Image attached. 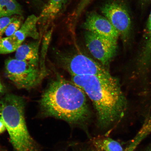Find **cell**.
Returning a JSON list of instances; mask_svg holds the SVG:
<instances>
[{
    "label": "cell",
    "mask_w": 151,
    "mask_h": 151,
    "mask_svg": "<svg viewBox=\"0 0 151 151\" xmlns=\"http://www.w3.org/2000/svg\"><path fill=\"white\" fill-rule=\"evenodd\" d=\"M71 80L91 100L100 127H110L125 116L128 108L127 99L119 81L110 73L103 76H71Z\"/></svg>",
    "instance_id": "1"
},
{
    "label": "cell",
    "mask_w": 151,
    "mask_h": 151,
    "mask_svg": "<svg viewBox=\"0 0 151 151\" xmlns=\"http://www.w3.org/2000/svg\"><path fill=\"white\" fill-rule=\"evenodd\" d=\"M86 95L72 82L58 77L49 84L41 96L39 105L41 114L84 126L90 116Z\"/></svg>",
    "instance_id": "2"
},
{
    "label": "cell",
    "mask_w": 151,
    "mask_h": 151,
    "mask_svg": "<svg viewBox=\"0 0 151 151\" xmlns=\"http://www.w3.org/2000/svg\"><path fill=\"white\" fill-rule=\"evenodd\" d=\"M26 104L21 96L6 94L0 99V120L5 124L14 151H39L26 125Z\"/></svg>",
    "instance_id": "3"
},
{
    "label": "cell",
    "mask_w": 151,
    "mask_h": 151,
    "mask_svg": "<svg viewBox=\"0 0 151 151\" xmlns=\"http://www.w3.org/2000/svg\"><path fill=\"white\" fill-rule=\"evenodd\" d=\"M5 73L17 88L27 90L37 86L45 76L39 67L15 58L6 61Z\"/></svg>",
    "instance_id": "4"
},
{
    "label": "cell",
    "mask_w": 151,
    "mask_h": 151,
    "mask_svg": "<svg viewBox=\"0 0 151 151\" xmlns=\"http://www.w3.org/2000/svg\"><path fill=\"white\" fill-rule=\"evenodd\" d=\"M61 61L71 76H103L110 73L99 62L81 53L64 56Z\"/></svg>",
    "instance_id": "5"
},
{
    "label": "cell",
    "mask_w": 151,
    "mask_h": 151,
    "mask_svg": "<svg viewBox=\"0 0 151 151\" xmlns=\"http://www.w3.org/2000/svg\"><path fill=\"white\" fill-rule=\"evenodd\" d=\"M84 39L91 54L106 67L116 55L118 41L88 31L85 32Z\"/></svg>",
    "instance_id": "6"
},
{
    "label": "cell",
    "mask_w": 151,
    "mask_h": 151,
    "mask_svg": "<svg viewBox=\"0 0 151 151\" xmlns=\"http://www.w3.org/2000/svg\"><path fill=\"white\" fill-rule=\"evenodd\" d=\"M101 11L123 40H127L131 32V22L125 6L120 2L111 1L104 5L101 7Z\"/></svg>",
    "instance_id": "7"
},
{
    "label": "cell",
    "mask_w": 151,
    "mask_h": 151,
    "mask_svg": "<svg viewBox=\"0 0 151 151\" xmlns=\"http://www.w3.org/2000/svg\"><path fill=\"white\" fill-rule=\"evenodd\" d=\"M82 27L86 31L118 40L119 35L107 19L96 12L88 15Z\"/></svg>",
    "instance_id": "8"
},
{
    "label": "cell",
    "mask_w": 151,
    "mask_h": 151,
    "mask_svg": "<svg viewBox=\"0 0 151 151\" xmlns=\"http://www.w3.org/2000/svg\"><path fill=\"white\" fill-rule=\"evenodd\" d=\"M40 40L20 45L16 51L15 58L39 67Z\"/></svg>",
    "instance_id": "9"
},
{
    "label": "cell",
    "mask_w": 151,
    "mask_h": 151,
    "mask_svg": "<svg viewBox=\"0 0 151 151\" xmlns=\"http://www.w3.org/2000/svg\"><path fill=\"white\" fill-rule=\"evenodd\" d=\"M39 20V17L34 14L30 15L22 24L19 29L12 36L20 45L28 37L38 39L39 33L37 29V24Z\"/></svg>",
    "instance_id": "10"
},
{
    "label": "cell",
    "mask_w": 151,
    "mask_h": 151,
    "mask_svg": "<svg viewBox=\"0 0 151 151\" xmlns=\"http://www.w3.org/2000/svg\"><path fill=\"white\" fill-rule=\"evenodd\" d=\"M69 1L49 0L39 17V20L46 21L53 19L63 10Z\"/></svg>",
    "instance_id": "11"
},
{
    "label": "cell",
    "mask_w": 151,
    "mask_h": 151,
    "mask_svg": "<svg viewBox=\"0 0 151 151\" xmlns=\"http://www.w3.org/2000/svg\"><path fill=\"white\" fill-rule=\"evenodd\" d=\"M146 42L142 51L139 60L141 67H146L151 63V11L147 22Z\"/></svg>",
    "instance_id": "12"
},
{
    "label": "cell",
    "mask_w": 151,
    "mask_h": 151,
    "mask_svg": "<svg viewBox=\"0 0 151 151\" xmlns=\"http://www.w3.org/2000/svg\"><path fill=\"white\" fill-rule=\"evenodd\" d=\"M0 5L4 17L22 16L23 13L21 6L16 0H0Z\"/></svg>",
    "instance_id": "13"
},
{
    "label": "cell",
    "mask_w": 151,
    "mask_h": 151,
    "mask_svg": "<svg viewBox=\"0 0 151 151\" xmlns=\"http://www.w3.org/2000/svg\"><path fill=\"white\" fill-rule=\"evenodd\" d=\"M93 142L95 148L102 151H124L118 142L109 138L96 139Z\"/></svg>",
    "instance_id": "14"
},
{
    "label": "cell",
    "mask_w": 151,
    "mask_h": 151,
    "mask_svg": "<svg viewBox=\"0 0 151 151\" xmlns=\"http://www.w3.org/2000/svg\"><path fill=\"white\" fill-rule=\"evenodd\" d=\"M20 46L12 36L3 37L0 39V55L16 52Z\"/></svg>",
    "instance_id": "15"
},
{
    "label": "cell",
    "mask_w": 151,
    "mask_h": 151,
    "mask_svg": "<svg viewBox=\"0 0 151 151\" xmlns=\"http://www.w3.org/2000/svg\"><path fill=\"white\" fill-rule=\"evenodd\" d=\"M22 25V21L17 18L9 24L5 29L4 35L6 37H9L14 35L19 29Z\"/></svg>",
    "instance_id": "16"
},
{
    "label": "cell",
    "mask_w": 151,
    "mask_h": 151,
    "mask_svg": "<svg viewBox=\"0 0 151 151\" xmlns=\"http://www.w3.org/2000/svg\"><path fill=\"white\" fill-rule=\"evenodd\" d=\"M12 16L4 17L0 18V39L3 37L7 26L17 18Z\"/></svg>",
    "instance_id": "17"
},
{
    "label": "cell",
    "mask_w": 151,
    "mask_h": 151,
    "mask_svg": "<svg viewBox=\"0 0 151 151\" xmlns=\"http://www.w3.org/2000/svg\"><path fill=\"white\" fill-rule=\"evenodd\" d=\"M6 127L4 123L0 120V134L6 131Z\"/></svg>",
    "instance_id": "18"
},
{
    "label": "cell",
    "mask_w": 151,
    "mask_h": 151,
    "mask_svg": "<svg viewBox=\"0 0 151 151\" xmlns=\"http://www.w3.org/2000/svg\"><path fill=\"white\" fill-rule=\"evenodd\" d=\"M5 92V88L0 81V96L4 94Z\"/></svg>",
    "instance_id": "19"
},
{
    "label": "cell",
    "mask_w": 151,
    "mask_h": 151,
    "mask_svg": "<svg viewBox=\"0 0 151 151\" xmlns=\"http://www.w3.org/2000/svg\"><path fill=\"white\" fill-rule=\"evenodd\" d=\"M3 17H4V16L2 9L1 5H0V18Z\"/></svg>",
    "instance_id": "20"
},
{
    "label": "cell",
    "mask_w": 151,
    "mask_h": 151,
    "mask_svg": "<svg viewBox=\"0 0 151 151\" xmlns=\"http://www.w3.org/2000/svg\"><path fill=\"white\" fill-rule=\"evenodd\" d=\"M91 151H102L101 150H100L99 149L95 148L93 150H92Z\"/></svg>",
    "instance_id": "21"
},
{
    "label": "cell",
    "mask_w": 151,
    "mask_h": 151,
    "mask_svg": "<svg viewBox=\"0 0 151 151\" xmlns=\"http://www.w3.org/2000/svg\"><path fill=\"white\" fill-rule=\"evenodd\" d=\"M142 1L147 2L151 1V0H142Z\"/></svg>",
    "instance_id": "22"
}]
</instances>
